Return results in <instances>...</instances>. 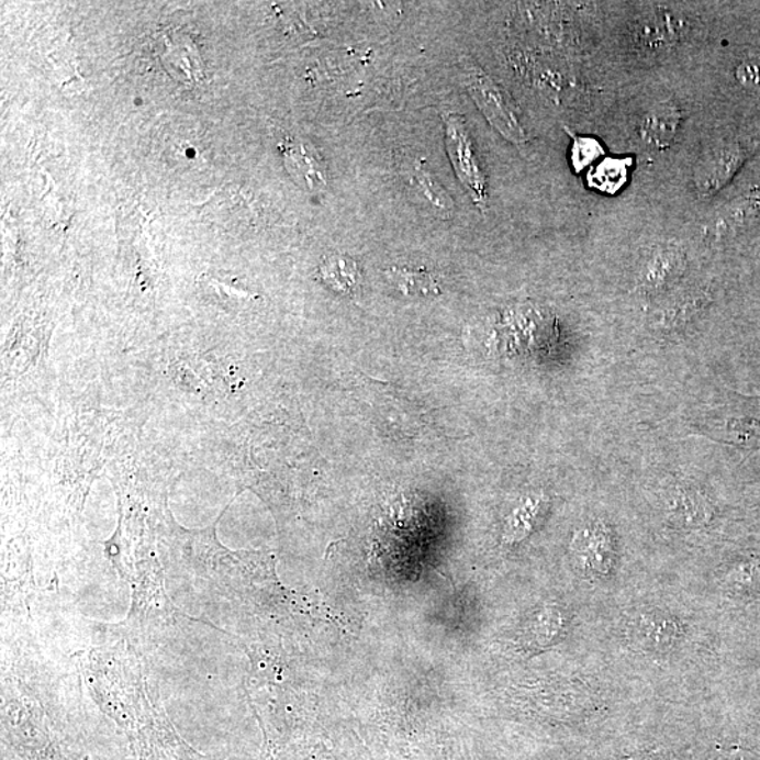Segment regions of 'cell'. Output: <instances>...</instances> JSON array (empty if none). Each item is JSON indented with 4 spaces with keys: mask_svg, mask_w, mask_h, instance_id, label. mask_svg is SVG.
<instances>
[{
    "mask_svg": "<svg viewBox=\"0 0 760 760\" xmlns=\"http://www.w3.org/2000/svg\"><path fill=\"white\" fill-rule=\"evenodd\" d=\"M465 85L479 109L482 110L484 118L504 138L518 147L528 142L527 133L518 122L506 94L496 82L472 63L465 64Z\"/></svg>",
    "mask_w": 760,
    "mask_h": 760,
    "instance_id": "1",
    "label": "cell"
},
{
    "mask_svg": "<svg viewBox=\"0 0 760 760\" xmlns=\"http://www.w3.org/2000/svg\"><path fill=\"white\" fill-rule=\"evenodd\" d=\"M447 149L449 158L457 172L459 181L471 193L474 203L479 208H487L488 182L482 167H480L477 152L462 118L449 116L447 119Z\"/></svg>",
    "mask_w": 760,
    "mask_h": 760,
    "instance_id": "2",
    "label": "cell"
},
{
    "mask_svg": "<svg viewBox=\"0 0 760 760\" xmlns=\"http://www.w3.org/2000/svg\"><path fill=\"white\" fill-rule=\"evenodd\" d=\"M686 271V254L679 245H658L648 255L639 272L638 288L648 297H657L673 288Z\"/></svg>",
    "mask_w": 760,
    "mask_h": 760,
    "instance_id": "3",
    "label": "cell"
},
{
    "mask_svg": "<svg viewBox=\"0 0 760 760\" xmlns=\"http://www.w3.org/2000/svg\"><path fill=\"white\" fill-rule=\"evenodd\" d=\"M745 159L737 144L718 145L704 153L694 167V187L700 197H709L731 179Z\"/></svg>",
    "mask_w": 760,
    "mask_h": 760,
    "instance_id": "4",
    "label": "cell"
},
{
    "mask_svg": "<svg viewBox=\"0 0 760 760\" xmlns=\"http://www.w3.org/2000/svg\"><path fill=\"white\" fill-rule=\"evenodd\" d=\"M682 120V109L672 100L655 104L639 122V137L649 147L667 148L677 138Z\"/></svg>",
    "mask_w": 760,
    "mask_h": 760,
    "instance_id": "5",
    "label": "cell"
},
{
    "mask_svg": "<svg viewBox=\"0 0 760 760\" xmlns=\"http://www.w3.org/2000/svg\"><path fill=\"white\" fill-rule=\"evenodd\" d=\"M672 14L651 13L644 16L634 27V44L641 52L657 53L674 46L683 32V23Z\"/></svg>",
    "mask_w": 760,
    "mask_h": 760,
    "instance_id": "6",
    "label": "cell"
},
{
    "mask_svg": "<svg viewBox=\"0 0 760 760\" xmlns=\"http://www.w3.org/2000/svg\"><path fill=\"white\" fill-rule=\"evenodd\" d=\"M680 637L678 622L659 614H644L632 624V638L639 647L651 651H667Z\"/></svg>",
    "mask_w": 760,
    "mask_h": 760,
    "instance_id": "7",
    "label": "cell"
},
{
    "mask_svg": "<svg viewBox=\"0 0 760 760\" xmlns=\"http://www.w3.org/2000/svg\"><path fill=\"white\" fill-rule=\"evenodd\" d=\"M284 159L289 172L297 177L299 183L316 190L326 187V168L318 155L303 144H288Z\"/></svg>",
    "mask_w": 760,
    "mask_h": 760,
    "instance_id": "8",
    "label": "cell"
},
{
    "mask_svg": "<svg viewBox=\"0 0 760 760\" xmlns=\"http://www.w3.org/2000/svg\"><path fill=\"white\" fill-rule=\"evenodd\" d=\"M577 543L583 567L597 573L608 572L613 563V548L606 529L603 527L583 529Z\"/></svg>",
    "mask_w": 760,
    "mask_h": 760,
    "instance_id": "9",
    "label": "cell"
},
{
    "mask_svg": "<svg viewBox=\"0 0 760 760\" xmlns=\"http://www.w3.org/2000/svg\"><path fill=\"white\" fill-rule=\"evenodd\" d=\"M390 281L407 297L428 298L439 293L433 275L423 269L393 268L388 272Z\"/></svg>",
    "mask_w": 760,
    "mask_h": 760,
    "instance_id": "10",
    "label": "cell"
},
{
    "mask_svg": "<svg viewBox=\"0 0 760 760\" xmlns=\"http://www.w3.org/2000/svg\"><path fill=\"white\" fill-rule=\"evenodd\" d=\"M629 165L627 159H604L589 174L590 187L606 193L617 192L627 182Z\"/></svg>",
    "mask_w": 760,
    "mask_h": 760,
    "instance_id": "11",
    "label": "cell"
},
{
    "mask_svg": "<svg viewBox=\"0 0 760 760\" xmlns=\"http://www.w3.org/2000/svg\"><path fill=\"white\" fill-rule=\"evenodd\" d=\"M410 185L439 213L448 214L452 210V202L439 185L434 181L432 175L424 171L418 165H413L407 171Z\"/></svg>",
    "mask_w": 760,
    "mask_h": 760,
    "instance_id": "12",
    "label": "cell"
},
{
    "mask_svg": "<svg viewBox=\"0 0 760 760\" xmlns=\"http://www.w3.org/2000/svg\"><path fill=\"white\" fill-rule=\"evenodd\" d=\"M324 281L339 292H349L359 281L358 267L347 257H333L322 267Z\"/></svg>",
    "mask_w": 760,
    "mask_h": 760,
    "instance_id": "13",
    "label": "cell"
},
{
    "mask_svg": "<svg viewBox=\"0 0 760 760\" xmlns=\"http://www.w3.org/2000/svg\"><path fill=\"white\" fill-rule=\"evenodd\" d=\"M541 507V502L539 500H527L522 507H518L516 512L512 514L508 519L506 533H504V539L507 543H518L525 538V535L529 533L533 527V522L535 516H537L538 510Z\"/></svg>",
    "mask_w": 760,
    "mask_h": 760,
    "instance_id": "14",
    "label": "cell"
},
{
    "mask_svg": "<svg viewBox=\"0 0 760 760\" xmlns=\"http://www.w3.org/2000/svg\"><path fill=\"white\" fill-rule=\"evenodd\" d=\"M562 627L561 614L555 612L554 608L544 610L538 614V617L529 624V639L537 647H547L555 635Z\"/></svg>",
    "mask_w": 760,
    "mask_h": 760,
    "instance_id": "15",
    "label": "cell"
},
{
    "mask_svg": "<svg viewBox=\"0 0 760 760\" xmlns=\"http://www.w3.org/2000/svg\"><path fill=\"white\" fill-rule=\"evenodd\" d=\"M673 512L686 523H698L707 518V503L693 490H679Z\"/></svg>",
    "mask_w": 760,
    "mask_h": 760,
    "instance_id": "16",
    "label": "cell"
},
{
    "mask_svg": "<svg viewBox=\"0 0 760 760\" xmlns=\"http://www.w3.org/2000/svg\"><path fill=\"white\" fill-rule=\"evenodd\" d=\"M753 199H745L741 200V202H735L733 208L729 206L725 209L722 214H718V216L714 219L713 223V232L715 236H728L735 226H738V224L745 222L748 214L753 212Z\"/></svg>",
    "mask_w": 760,
    "mask_h": 760,
    "instance_id": "17",
    "label": "cell"
},
{
    "mask_svg": "<svg viewBox=\"0 0 760 760\" xmlns=\"http://www.w3.org/2000/svg\"><path fill=\"white\" fill-rule=\"evenodd\" d=\"M572 139L573 144L570 159H572L573 168L577 169L578 172L603 157L604 148L596 138L572 136Z\"/></svg>",
    "mask_w": 760,
    "mask_h": 760,
    "instance_id": "18",
    "label": "cell"
},
{
    "mask_svg": "<svg viewBox=\"0 0 760 760\" xmlns=\"http://www.w3.org/2000/svg\"><path fill=\"white\" fill-rule=\"evenodd\" d=\"M737 77L745 87L760 91V63H745L738 68Z\"/></svg>",
    "mask_w": 760,
    "mask_h": 760,
    "instance_id": "19",
    "label": "cell"
}]
</instances>
